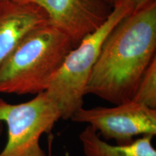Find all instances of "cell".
<instances>
[{"mask_svg": "<svg viewBox=\"0 0 156 156\" xmlns=\"http://www.w3.org/2000/svg\"><path fill=\"white\" fill-rule=\"evenodd\" d=\"M156 2L122 18L105 39L86 88L114 105L132 100L155 58Z\"/></svg>", "mask_w": 156, "mask_h": 156, "instance_id": "1", "label": "cell"}, {"mask_svg": "<svg viewBox=\"0 0 156 156\" xmlns=\"http://www.w3.org/2000/svg\"><path fill=\"white\" fill-rule=\"evenodd\" d=\"M75 46L49 21L31 30L0 66V93L36 95L46 91Z\"/></svg>", "mask_w": 156, "mask_h": 156, "instance_id": "2", "label": "cell"}, {"mask_svg": "<svg viewBox=\"0 0 156 156\" xmlns=\"http://www.w3.org/2000/svg\"><path fill=\"white\" fill-rule=\"evenodd\" d=\"M132 12L130 2L122 0L113 7L104 24L85 37L66 56L44 91L57 107L62 119H70L83 107L87 84L105 39L115 25Z\"/></svg>", "mask_w": 156, "mask_h": 156, "instance_id": "3", "label": "cell"}, {"mask_svg": "<svg viewBox=\"0 0 156 156\" xmlns=\"http://www.w3.org/2000/svg\"><path fill=\"white\" fill-rule=\"evenodd\" d=\"M59 119L61 114L46 92L17 104L0 98V122L7 128V142L0 156H47L40 139L51 133Z\"/></svg>", "mask_w": 156, "mask_h": 156, "instance_id": "4", "label": "cell"}, {"mask_svg": "<svg viewBox=\"0 0 156 156\" xmlns=\"http://www.w3.org/2000/svg\"><path fill=\"white\" fill-rule=\"evenodd\" d=\"M70 119L87 124L103 140H114L117 145L131 143L138 136L156 134V109L132 100L113 107H83Z\"/></svg>", "mask_w": 156, "mask_h": 156, "instance_id": "5", "label": "cell"}, {"mask_svg": "<svg viewBox=\"0 0 156 156\" xmlns=\"http://www.w3.org/2000/svg\"><path fill=\"white\" fill-rule=\"evenodd\" d=\"M45 11L48 20L75 46L104 24L113 10L106 0H28Z\"/></svg>", "mask_w": 156, "mask_h": 156, "instance_id": "6", "label": "cell"}, {"mask_svg": "<svg viewBox=\"0 0 156 156\" xmlns=\"http://www.w3.org/2000/svg\"><path fill=\"white\" fill-rule=\"evenodd\" d=\"M40 6L28 0L0 2V66L25 35L48 22Z\"/></svg>", "mask_w": 156, "mask_h": 156, "instance_id": "7", "label": "cell"}, {"mask_svg": "<svg viewBox=\"0 0 156 156\" xmlns=\"http://www.w3.org/2000/svg\"><path fill=\"white\" fill-rule=\"evenodd\" d=\"M153 138V136H142L127 145H113L101 139L90 126L79 134L85 156H156Z\"/></svg>", "mask_w": 156, "mask_h": 156, "instance_id": "8", "label": "cell"}, {"mask_svg": "<svg viewBox=\"0 0 156 156\" xmlns=\"http://www.w3.org/2000/svg\"><path fill=\"white\" fill-rule=\"evenodd\" d=\"M132 101L156 109V57L142 75Z\"/></svg>", "mask_w": 156, "mask_h": 156, "instance_id": "9", "label": "cell"}, {"mask_svg": "<svg viewBox=\"0 0 156 156\" xmlns=\"http://www.w3.org/2000/svg\"><path fill=\"white\" fill-rule=\"evenodd\" d=\"M132 6V12L140 10L156 2V0H129Z\"/></svg>", "mask_w": 156, "mask_h": 156, "instance_id": "10", "label": "cell"}, {"mask_svg": "<svg viewBox=\"0 0 156 156\" xmlns=\"http://www.w3.org/2000/svg\"><path fill=\"white\" fill-rule=\"evenodd\" d=\"M52 141H53V136L50 135L48 137V154L47 156H52L51 154V145H52Z\"/></svg>", "mask_w": 156, "mask_h": 156, "instance_id": "11", "label": "cell"}, {"mask_svg": "<svg viewBox=\"0 0 156 156\" xmlns=\"http://www.w3.org/2000/svg\"><path fill=\"white\" fill-rule=\"evenodd\" d=\"M106 1L109 4V5L112 6V7H114L115 5H116L117 4L119 3L122 0H106Z\"/></svg>", "mask_w": 156, "mask_h": 156, "instance_id": "12", "label": "cell"}, {"mask_svg": "<svg viewBox=\"0 0 156 156\" xmlns=\"http://www.w3.org/2000/svg\"><path fill=\"white\" fill-rule=\"evenodd\" d=\"M3 130H4L3 122H0V136H2V133H3Z\"/></svg>", "mask_w": 156, "mask_h": 156, "instance_id": "13", "label": "cell"}, {"mask_svg": "<svg viewBox=\"0 0 156 156\" xmlns=\"http://www.w3.org/2000/svg\"><path fill=\"white\" fill-rule=\"evenodd\" d=\"M4 1H6V0H0V2H4Z\"/></svg>", "mask_w": 156, "mask_h": 156, "instance_id": "14", "label": "cell"}]
</instances>
